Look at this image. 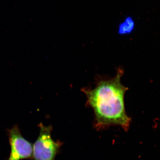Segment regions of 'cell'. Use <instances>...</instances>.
Masks as SVG:
<instances>
[{
  "mask_svg": "<svg viewBox=\"0 0 160 160\" xmlns=\"http://www.w3.org/2000/svg\"><path fill=\"white\" fill-rule=\"evenodd\" d=\"M124 71L119 69L111 79L99 82L93 89H82L87 104L94 111L96 125L99 127L118 125L128 131L131 118L126 113L124 97L128 88L123 86L121 78Z\"/></svg>",
  "mask_w": 160,
  "mask_h": 160,
  "instance_id": "6da1fadb",
  "label": "cell"
},
{
  "mask_svg": "<svg viewBox=\"0 0 160 160\" xmlns=\"http://www.w3.org/2000/svg\"><path fill=\"white\" fill-rule=\"evenodd\" d=\"M39 134L33 145L32 160H54L58 152L61 142L53 141L51 137L52 126L38 125Z\"/></svg>",
  "mask_w": 160,
  "mask_h": 160,
  "instance_id": "7a4b0ae2",
  "label": "cell"
},
{
  "mask_svg": "<svg viewBox=\"0 0 160 160\" xmlns=\"http://www.w3.org/2000/svg\"><path fill=\"white\" fill-rule=\"evenodd\" d=\"M11 151L8 160L32 159L33 145L21 134L17 125L7 129Z\"/></svg>",
  "mask_w": 160,
  "mask_h": 160,
  "instance_id": "3957f363",
  "label": "cell"
},
{
  "mask_svg": "<svg viewBox=\"0 0 160 160\" xmlns=\"http://www.w3.org/2000/svg\"><path fill=\"white\" fill-rule=\"evenodd\" d=\"M134 24L131 18H127L119 26L118 32L120 34H126L130 33L134 28Z\"/></svg>",
  "mask_w": 160,
  "mask_h": 160,
  "instance_id": "277c9868",
  "label": "cell"
}]
</instances>
